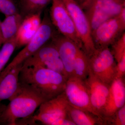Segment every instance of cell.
Returning <instances> with one entry per match:
<instances>
[{
  "instance_id": "obj_1",
  "label": "cell",
  "mask_w": 125,
  "mask_h": 125,
  "mask_svg": "<svg viewBox=\"0 0 125 125\" xmlns=\"http://www.w3.org/2000/svg\"><path fill=\"white\" fill-rule=\"evenodd\" d=\"M47 101L31 85L20 82L17 93L2 112L0 125H16L19 120L31 117L37 108Z\"/></svg>"
},
{
  "instance_id": "obj_2",
  "label": "cell",
  "mask_w": 125,
  "mask_h": 125,
  "mask_svg": "<svg viewBox=\"0 0 125 125\" xmlns=\"http://www.w3.org/2000/svg\"><path fill=\"white\" fill-rule=\"evenodd\" d=\"M68 78L52 70L40 67H22L19 81L31 85L47 101L64 92Z\"/></svg>"
},
{
  "instance_id": "obj_3",
  "label": "cell",
  "mask_w": 125,
  "mask_h": 125,
  "mask_svg": "<svg viewBox=\"0 0 125 125\" xmlns=\"http://www.w3.org/2000/svg\"><path fill=\"white\" fill-rule=\"evenodd\" d=\"M55 33L54 26L52 24L50 17L45 14L42 19L40 27L35 36L4 69L0 75V78L7 73L13 67L23 63L25 60L51 40Z\"/></svg>"
},
{
  "instance_id": "obj_4",
  "label": "cell",
  "mask_w": 125,
  "mask_h": 125,
  "mask_svg": "<svg viewBox=\"0 0 125 125\" xmlns=\"http://www.w3.org/2000/svg\"><path fill=\"white\" fill-rule=\"evenodd\" d=\"M71 16L83 45L82 50L89 57L96 50L92 30L85 11L75 0H62Z\"/></svg>"
},
{
  "instance_id": "obj_5",
  "label": "cell",
  "mask_w": 125,
  "mask_h": 125,
  "mask_svg": "<svg viewBox=\"0 0 125 125\" xmlns=\"http://www.w3.org/2000/svg\"><path fill=\"white\" fill-rule=\"evenodd\" d=\"M125 8V0H93L84 10L92 32L103 23L119 15Z\"/></svg>"
},
{
  "instance_id": "obj_6",
  "label": "cell",
  "mask_w": 125,
  "mask_h": 125,
  "mask_svg": "<svg viewBox=\"0 0 125 125\" xmlns=\"http://www.w3.org/2000/svg\"><path fill=\"white\" fill-rule=\"evenodd\" d=\"M89 58L90 71L109 85L115 79L117 63L109 47L96 49Z\"/></svg>"
},
{
  "instance_id": "obj_7",
  "label": "cell",
  "mask_w": 125,
  "mask_h": 125,
  "mask_svg": "<svg viewBox=\"0 0 125 125\" xmlns=\"http://www.w3.org/2000/svg\"><path fill=\"white\" fill-rule=\"evenodd\" d=\"M50 18L59 33L73 41L83 49L73 22L62 0H52Z\"/></svg>"
},
{
  "instance_id": "obj_8",
  "label": "cell",
  "mask_w": 125,
  "mask_h": 125,
  "mask_svg": "<svg viewBox=\"0 0 125 125\" xmlns=\"http://www.w3.org/2000/svg\"><path fill=\"white\" fill-rule=\"evenodd\" d=\"M69 105L63 92L55 97L43 103L39 107L38 113L32 116L33 120L40 122L43 125H53L59 119L69 118Z\"/></svg>"
},
{
  "instance_id": "obj_9",
  "label": "cell",
  "mask_w": 125,
  "mask_h": 125,
  "mask_svg": "<svg viewBox=\"0 0 125 125\" xmlns=\"http://www.w3.org/2000/svg\"><path fill=\"white\" fill-rule=\"evenodd\" d=\"M125 23L118 16L105 21L92 33L96 49L109 47L124 32Z\"/></svg>"
},
{
  "instance_id": "obj_10",
  "label": "cell",
  "mask_w": 125,
  "mask_h": 125,
  "mask_svg": "<svg viewBox=\"0 0 125 125\" xmlns=\"http://www.w3.org/2000/svg\"><path fill=\"white\" fill-rule=\"evenodd\" d=\"M64 92L70 105L95 115L84 80L75 76L69 77Z\"/></svg>"
},
{
  "instance_id": "obj_11",
  "label": "cell",
  "mask_w": 125,
  "mask_h": 125,
  "mask_svg": "<svg viewBox=\"0 0 125 125\" xmlns=\"http://www.w3.org/2000/svg\"><path fill=\"white\" fill-rule=\"evenodd\" d=\"M84 80L88 92L94 114L101 120V114L107 100L109 85L103 82L90 70L88 75Z\"/></svg>"
},
{
  "instance_id": "obj_12",
  "label": "cell",
  "mask_w": 125,
  "mask_h": 125,
  "mask_svg": "<svg viewBox=\"0 0 125 125\" xmlns=\"http://www.w3.org/2000/svg\"><path fill=\"white\" fill-rule=\"evenodd\" d=\"M125 104V78H115L109 84L107 100L101 112L100 117L104 125H106L108 119Z\"/></svg>"
},
{
  "instance_id": "obj_13",
  "label": "cell",
  "mask_w": 125,
  "mask_h": 125,
  "mask_svg": "<svg viewBox=\"0 0 125 125\" xmlns=\"http://www.w3.org/2000/svg\"><path fill=\"white\" fill-rule=\"evenodd\" d=\"M51 40L57 48L68 78L73 76L75 60L81 48L71 39L56 32Z\"/></svg>"
},
{
  "instance_id": "obj_14",
  "label": "cell",
  "mask_w": 125,
  "mask_h": 125,
  "mask_svg": "<svg viewBox=\"0 0 125 125\" xmlns=\"http://www.w3.org/2000/svg\"><path fill=\"white\" fill-rule=\"evenodd\" d=\"M42 12L24 18L16 36V48L24 46L37 33L42 23Z\"/></svg>"
},
{
  "instance_id": "obj_15",
  "label": "cell",
  "mask_w": 125,
  "mask_h": 125,
  "mask_svg": "<svg viewBox=\"0 0 125 125\" xmlns=\"http://www.w3.org/2000/svg\"><path fill=\"white\" fill-rule=\"evenodd\" d=\"M23 63L17 65L0 78V103L10 101L17 93L20 85L19 74Z\"/></svg>"
},
{
  "instance_id": "obj_16",
  "label": "cell",
  "mask_w": 125,
  "mask_h": 125,
  "mask_svg": "<svg viewBox=\"0 0 125 125\" xmlns=\"http://www.w3.org/2000/svg\"><path fill=\"white\" fill-rule=\"evenodd\" d=\"M47 42L25 60L22 67H42L46 62L59 58V53L55 45L52 41L49 43Z\"/></svg>"
},
{
  "instance_id": "obj_17",
  "label": "cell",
  "mask_w": 125,
  "mask_h": 125,
  "mask_svg": "<svg viewBox=\"0 0 125 125\" xmlns=\"http://www.w3.org/2000/svg\"><path fill=\"white\" fill-rule=\"evenodd\" d=\"M23 19V16L20 13L5 16L1 22L3 44L16 37Z\"/></svg>"
},
{
  "instance_id": "obj_18",
  "label": "cell",
  "mask_w": 125,
  "mask_h": 125,
  "mask_svg": "<svg viewBox=\"0 0 125 125\" xmlns=\"http://www.w3.org/2000/svg\"><path fill=\"white\" fill-rule=\"evenodd\" d=\"M68 115L75 125H104L102 121L96 115L70 105Z\"/></svg>"
},
{
  "instance_id": "obj_19",
  "label": "cell",
  "mask_w": 125,
  "mask_h": 125,
  "mask_svg": "<svg viewBox=\"0 0 125 125\" xmlns=\"http://www.w3.org/2000/svg\"><path fill=\"white\" fill-rule=\"evenodd\" d=\"M89 58L81 49H80L75 60L73 76L84 80L89 72Z\"/></svg>"
},
{
  "instance_id": "obj_20",
  "label": "cell",
  "mask_w": 125,
  "mask_h": 125,
  "mask_svg": "<svg viewBox=\"0 0 125 125\" xmlns=\"http://www.w3.org/2000/svg\"><path fill=\"white\" fill-rule=\"evenodd\" d=\"M50 2L49 0H21L23 16L42 12Z\"/></svg>"
},
{
  "instance_id": "obj_21",
  "label": "cell",
  "mask_w": 125,
  "mask_h": 125,
  "mask_svg": "<svg viewBox=\"0 0 125 125\" xmlns=\"http://www.w3.org/2000/svg\"><path fill=\"white\" fill-rule=\"evenodd\" d=\"M15 37L4 43L0 49V75L16 48Z\"/></svg>"
},
{
  "instance_id": "obj_22",
  "label": "cell",
  "mask_w": 125,
  "mask_h": 125,
  "mask_svg": "<svg viewBox=\"0 0 125 125\" xmlns=\"http://www.w3.org/2000/svg\"><path fill=\"white\" fill-rule=\"evenodd\" d=\"M112 52L115 60L118 62L125 55V33L124 32L112 45Z\"/></svg>"
},
{
  "instance_id": "obj_23",
  "label": "cell",
  "mask_w": 125,
  "mask_h": 125,
  "mask_svg": "<svg viewBox=\"0 0 125 125\" xmlns=\"http://www.w3.org/2000/svg\"><path fill=\"white\" fill-rule=\"evenodd\" d=\"M0 13L6 16L19 12L14 0H0Z\"/></svg>"
},
{
  "instance_id": "obj_24",
  "label": "cell",
  "mask_w": 125,
  "mask_h": 125,
  "mask_svg": "<svg viewBox=\"0 0 125 125\" xmlns=\"http://www.w3.org/2000/svg\"><path fill=\"white\" fill-rule=\"evenodd\" d=\"M106 125H125V105L118 109L108 119Z\"/></svg>"
},
{
  "instance_id": "obj_25",
  "label": "cell",
  "mask_w": 125,
  "mask_h": 125,
  "mask_svg": "<svg viewBox=\"0 0 125 125\" xmlns=\"http://www.w3.org/2000/svg\"><path fill=\"white\" fill-rule=\"evenodd\" d=\"M125 55L117 63L115 78L125 77Z\"/></svg>"
},
{
  "instance_id": "obj_26",
  "label": "cell",
  "mask_w": 125,
  "mask_h": 125,
  "mask_svg": "<svg viewBox=\"0 0 125 125\" xmlns=\"http://www.w3.org/2000/svg\"><path fill=\"white\" fill-rule=\"evenodd\" d=\"M84 10L88 7L93 0H75Z\"/></svg>"
},
{
  "instance_id": "obj_27",
  "label": "cell",
  "mask_w": 125,
  "mask_h": 125,
  "mask_svg": "<svg viewBox=\"0 0 125 125\" xmlns=\"http://www.w3.org/2000/svg\"><path fill=\"white\" fill-rule=\"evenodd\" d=\"M6 106V105H4V104H2L0 103V118L2 112L4 111Z\"/></svg>"
},
{
  "instance_id": "obj_28",
  "label": "cell",
  "mask_w": 125,
  "mask_h": 125,
  "mask_svg": "<svg viewBox=\"0 0 125 125\" xmlns=\"http://www.w3.org/2000/svg\"><path fill=\"white\" fill-rule=\"evenodd\" d=\"M1 21H0V47L2 46L3 44L1 31Z\"/></svg>"
},
{
  "instance_id": "obj_29",
  "label": "cell",
  "mask_w": 125,
  "mask_h": 125,
  "mask_svg": "<svg viewBox=\"0 0 125 125\" xmlns=\"http://www.w3.org/2000/svg\"><path fill=\"white\" fill-rule=\"evenodd\" d=\"M49 1H50V2H51V1L52 0H49Z\"/></svg>"
}]
</instances>
